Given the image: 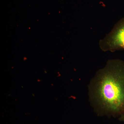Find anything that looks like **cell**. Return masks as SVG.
I'll list each match as a JSON object with an SVG mask.
<instances>
[{"instance_id": "obj_1", "label": "cell", "mask_w": 124, "mask_h": 124, "mask_svg": "<svg viewBox=\"0 0 124 124\" xmlns=\"http://www.w3.org/2000/svg\"><path fill=\"white\" fill-rule=\"evenodd\" d=\"M89 89L98 115L119 117L124 111V61H108L92 80Z\"/></svg>"}, {"instance_id": "obj_2", "label": "cell", "mask_w": 124, "mask_h": 124, "mask_svg": "<svg viewBox=\"0 0 124 124\" xmlns=\"http://www.w3.org/2000/svg\"><path fill=\"white\" fill-rule=\"evenodd\" d=\"M99 45L104 51L113 52L124 50V17L119 20L111 32L100 41Z\"/></svg>"}, {"instance_id": "obj_3", "label": "cell", "mask_w": 124, "mask_h": 124, "mask_svg": "<svg viewBox=\"0 0 124 124\" xmlns=\"http://www.w3.org/2000/svg\"><path fill=\"white\" fill-rule=\"evenodd\" d=\"M118 119L120 121L124 122V111L122 114L119 116Z\"/></svg>"}]
</instances>
